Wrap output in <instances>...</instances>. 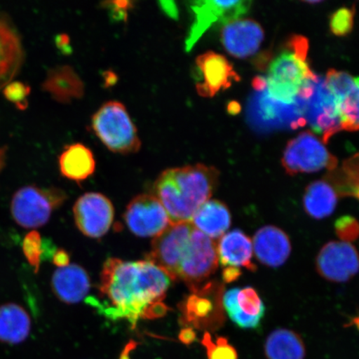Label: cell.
Instances as JSON below:
<instances>
[{
    "instance_id": "cell-12",
    "label": "cell",
    "mask_w": 359,
    "mask_h": 359,
    "mask_svg": "<svg viewBox=\"0 0 359 359\" xmlns=\"http://www.w3.org/2000/svg\"><path fill=\"white\" fill-rule=\"evenodd\" d=\"M194 228L191 222L170 224L152 241L147 260L163 269L172 280H178L182 255Z\"/></svg>"
},
{
    "instance_id": "cell-23",
    "label": "cell",
    "mask_w": 359,
    "mask_h": 359,
    "mask_svg": "<svg viewBox=\"0 0 359 359\" xmlns=\"http://www.w3.org/2000/svg\"><path fill=\"white\" fill-rule=\"evenodd\" d=\"M191 223L197 230L215 241L230 229L231 214L224 202L209 200L197 210Z\"/></svg>"
},
{
    "instance_id": "cell-27",
    "label": "cell",
    "mask_w": 359,
    "mask_h": 359,
    "mask_svg": "<svg viewBox=\"0 0 359 359\" xmlns=\"http://www.w3.org/2000/svg\"><path fill=\"white\" fill-rule=\"evenodd\" d=\"M31 320L25 309L16 304L0 306V341L8 344H18L28 338Z\"/></svg>"
},
{
    "instance_id": "cell-8",
    "label": "cell",
    "mask_w": 359,
    "mask_h": 359,
    "mask_svg": "<svg viewBox=\"0 0 359 359\" xmlns=\"http://www.w3.org/2000/svg\"><path fill=\"white\" fill-rule=\"evenodd\" d=\"M66 197L65 191L55 187H22L13 196L12 217L22 228L42 227L49 221L53 212L64 203Z\"/></svg>"
},
{
    "instance_id": "cell-24",
    "label": "cell",
    "mask_w": 359,
    "mask_h": 359,
    "mask_svg": "<svg viewBox=\"0 0 359 359\" xmlns=\"http://www.w3.org/2000/svg\"><path fill=\"white\" fill-rule=\"evenodd\" d=\"M43 88L53 100L62 103L79 100L84 94L83 81L74 69L66 65L49 70Z\"/></svg>"
},
{
    "instance_id": "cell-26",
    "label": "cell",
    "mask_w": 359,
    "mask_h": 359,
    "mask_svg": "<svg viewBox=\"0 0 359 359\" xmlns=\"http://www.w3.org/2000/svg\"><path fill=\"white\" fill-rule=\"evenodd\" d=\"M339 196L326 180L313 182L306 187L303 197L304 212L314 219H323L334 213Z\"/></svg>"
},
{
    "instance_id": "cell-25",
    "label": "cell",
    "mask_w": 359,
    "mask_h": 359,
    "mask_svg": "<svg viewBox=\"0 0 359 359\" xmlns=\"http://www.w3.org/2000/svg\"><path fill=\"white\" fill-rule=\"evenodd\" d=\"M58 163L62 176L77 182L91 177L96 169L92 151L81 143L67 146L62 152Z\"/></svg>"
},
{
    "instance_id": "cell-32",
    "label": "cell",
    "mask_w": 359,
    "mask_h": 359,
    "mask_svg": "<svg viewBox=\"0 0 359 359\" xmlns=\"http://www.w3.org/2000/svg\"><path fill=\"white\" fill-rule=\"evenodd\" d=\"M202 344L206 349V356L208 359H238L236 349L229 344L224 337H218L214 342L209 332H205L202 338Z\"/></svg>"
},
{
    "instance_id": "cell-4",
    "label": "cell",
    "mask_w": 359,
    "mask_h": 359,
    "mask_svg": "<svg viewBox=\"0 0 359 359\" xmlns=\"http://www.w3.org/2000/svg\"><path fill=\"white\" fill-rule=\"evenodd\" d=\"M94 133L109 149L123 155L137 154L142 142L122 102H105L92 118Z\"/></svg>"
},
{
    "instance_id": "cell-16",
    "label": "cell",
    "mask_w": 359,
    "mask_h": 359,
    "mask_svg": "<svg viewBox=\"0 0 359 359\" xmlns=\"http://www.w3.org/2000/svg\"><path fill=\"white\" fill-rule=\"evenodd\" d=\"M196 66L198 74L196 91L203 97H213L241 79L227 58L217 53H202L196 57Z\"/></svg>"
},
{
    "instance_id": "cell-30",
    "label": "cell",
    "mask_w": 359,
    "mask_h": 359,
    "mask_svg": "<svg viewBox=\"0 0 359 359\" xmlns=\"http://www.w3.org/2000/svg\"><path fill=\"white\" fill-rule=\"evenodd\" d=\"M237 303L245 316L262 322L266 313V306L258 292L251 286L240 289L237 294Z\"/></svg>"
},
{
    "instance_id": "cell-17",
    "label": "cell",
    "mask_w": 359,
    "mask_h": 359,
    "mask_svg": "<svg viewBox=\"0 0 359 359\" xmlns=\"http://www.w3.org/2000/svg\"><path fill=\"white\" fill-rule=\"evenodd\" d=\"M325 83L333 93L338 107L341 129L359 130V78L342 71L330 69Z\"/></svg>"
},
{
    "instance_id": "cell-20",
    "label": "cell",
    "mask_w": 359,
    "mask_h": 359,
    "mask_svg": "<svg viewBox=\"0 0 359 359\" xmlns=\"http://www.w3.org/2000/svg\"><path fill=\"white\" fill-rule=\"evenodd\" d=\"M24 61L19 34L6 17L0 15V89L12 82Z\"/></svg>"
},
{
    "instance_id": "cell-29",
    "label": "cell",
    "mask_w": 359,
    "mask_h": 359,
    "mask_svg": "<svg viewBox=\"0 0 359 359\" xmlns=\"http://www.w3.org/2000/svg\"><path fill=\"white\" fill-rule=\"evenodd\" d=\"M325 180L339 196H353L359 200V152L345 160L340 168L327 172Z\"/></svg>"
},
{
    "instance_id": "cell-40",
    "label": "cell",
    "mask_w": 359,
    "mask_h": 359,
    "mask_svg": "<svg viewBox=\"0 0 359 359\" xmlns=\"http://www.w3.org/2000/svg\"><path fill=\"white\" fill-rule=\"evenodd\" d=\"M135 345H136V344H135L134 342H130L127 345V347L125 348L122 356H121V359H130V358L128 357L129 352L131 351V350L133 349V348H135Z\"/></svg>"
},
{
    "instance_id": "cell-18",
    "label": "cell",
    "mask_w": 359,
    "mask_h": 359,
    "mask_svg": "<svg viewBox=\"0 0 359 359\" xmlns=\"http://www.w3.org/2000/svg\"><path fill=\"white\" fill-rule=\"evenodd\" d=\"M221 40L230 55L245 58L259 50L264 40V31L257 22L237 20L224 25Z\"/></svg>"
},
{
    "instance_id": "cell-11",
    "label": "cell",
    "mask_w": 359,
    "mask_h": 359,
    "mask_svg": "<svg viewBox=\"0 0 359 359\" xmlns=\"http://www.w3.org/2000/svg\"><path fill=\"white\" fill-rule=\"evenodd\" d=\"M252 6L249 0L238 1H214L198 0L191 3L193 22L185 42L186 51L194 48L206 31L215 24L226 25L239 20L245 15Z\"/></svg>"
},
{
    "instance_id": "cell-28",
    "label": "cell",
    "mask_w": 359,
    "mask_h": 359,
    "mask_svg": "<svg viewBox=\"0 0 359 359\" xmlns=\"http://www.w3.org/2000/svg\"><path fill=\"white\" fill-rule=\"evenodd\" d=\"M264 354L267 359H304L306 350L299 334L281 327L268 335L264 343Z\"/></svg>"
},
{
    "instance_id": "cell-9",
    "label": "cell",
    "mask_w": 359,
    "mask_h": 359,
    "mask_svg": "<svg viewBox=\"0 0 359 359\" xmlns=\"http://www.w3.org/2000/svg\"><path fill=\"white\" fill-rule=\"evenodd\" d=\"M282 165L291 176L313 173L338 168V159L327 149L323 141L311 132L299 134L287 144Z\"/></svg>"
},
{
    "instance_id": "cell-13",
    "label": "cell",
    "mask_w": 359,
    "mask_h": 359,
    "mask_svg": "<svg viewBox=\"0 0 359 359\" xmlns=\"http://www.w3.org/2000/svg\"><path fill=\"white\" fill-rule=\"evenodd\" d=\"M316 268L323 279L334 283L347 282L359 272L358 251L348 242H327L317 255Z\"/></svg>"
},
{
    "instance_id": "cell-3",
    "label": "cell",
    "mask_w": 359,
    "mask_h": 359,
    "mask_svg": "<svg viewBox=\"0 0 359 359\" xmlns=\"http://www.w3.org/2000/svg\"><path fill=\"white\" fill-rule=\"evenodd\" d=\"M309 43L300 35L292 37L269 66L266 88L273 100L291 105L300 92L316 77L307 62Z\"/></svg>"
},
{
    "instance_id": "cell-33",
    "label": "cell",
    "mask_w": 359,
    "mask_h": 359,
    "mask_svg": "<svg viewBox=\"0 0 359 359\" xmlns=\"http://www.w3.org/2000/svg\"><path fill=\"white\" fill-rule=\"evenodd\" d=\"M22 251L30 266L38 273L43 257V240L39 233L31 231L22 242Z\"/></svg>"
},
{
    "instance_id": "cell-5",
    "label": "cell",
    "mask_w": 359,
    "mask_h": 359,
    "mask_svg": "<svg viewBox=\"0 0 359 359\" xmlns=\"http://www.w3.org/2000/svg\"><path fill=\"white\" fill-rule=\"evenodd\" d=\"M255 92L251 95L247 109L249 123L260 132H269L282 128L303 127L306 122L299 101L287 105L273 100L269 96L266 80L259 77L253 82Z\"/></svg>"
},
{
    "instance_id": "cell-6",
    "label": "cell",
    "mask_w": 359,
    "mask_h": 359,
    "mask_svg": "<svg viewBox=\"0 0 359 359\" xmlns=\"http://www.w3.org/2000/svg\"><path fill=\"white\" fill-rule=\"evenodd\" d=\"M302 105L305 122L326 143L341 131L338 107L333 93L327 88L325 79L316 76L300 92L298 100Z\"/></svg>"
},
{
    "instance_id": "cell-31",
    "label": "cell",
    "mask_w": 359,
    "mask_h": 359,
    "mask_svg": "<svg viewBox=\"0 0 359 359\" xmlns=\"http://www.w3.org/2000/svg\"><path fill=\"white\" fill-rule=\"evenodd\" d=\"M240 289H231L224 292L222 299L223 308L234 324L243 330H257L262 322L244 316L237 303V294Z\"/></svg>"
},
{
    "instance_id": "cell-10",
    "label": "cell",
    "mask_w": 359,
    "mask_h": 359,
    "mask_svg": "<svg viewBox=\"0 0 359 359\" xmlns=\"http://www.w3.org/2000/svg\"><path fill=\"white\" fill-rule=\"evenodd\" d=\"M218 266L217 242L194 228L182 255L178 280L185 282L190 290H194L208 280Z\"/></svg>"
},
{
    "instance_id": "cell-39",
    "label": "cell",
    "mask_w": 359,
    "mask_h": 359,
    "mask_svg": "<svg viewBox=\"0 0 359 359\" xmlns=\"http://www.w3.org/2000/svg\"><path fill=\"white\" fill-rule=\"evenodd\" d=\"M180 340L185 344H190L196 339V333L191 327H185L179 335Z\"/></svg>"
},
{
    "instance_id": "cell-34",
    "label": "cell",
    "mask_w": 359,
    "mask_h": 359,
    "mask_svg": "<svg viewBox=\"0 0 359 359\" xmlns=\"http://www.w3.org/2000/svg\"><path fill=\"white\" fill-rule=\"evenodd\" d=\"M353 8H339L333 13L330 20V29L337 36H345L351 32L353 26Z\"/></svg>"
},
{
    "instance_id": "cell-2",
    "label": "cell",
    "mask_w": 359,
    "mask_h": 359,
    "mask_svg": "<svg viewBox=\"0 0 359 359\" xmlns=\"http://www.w3.org/2000/svg\"><path fill=\"white\" fill-rule=\"evenodd\" d=\"M219 172L204 164L164 170L154 183V196L163 205L170 224L191 222L201 206L212 196Z\"/></svg>"
},
{
    "instance_id": "cell-37",
    "label": "cell",
    "mask_w": 359,
    "mask_h": 359,
    "mask_svg": "<svg viewBox=\"0 0 359 359\" xmlns=\"http://www.w3.org/2000/svg\"><path fill=\"white\" fill-rule=\"evenodd\" d=\"M241 276V271L239 268L224 267L222 273L224 282L232 283L239 279Z\"/></svg>"
},
{
    "instance_id": "cell-38",
    "label": "cell",
    "mask_w": 359,
    "mask_h": 359,
    "mask_svg": "<svg viewBox=\"0 0 359 359\" xmlns=\"http://www.w3.org/2000/svg\"><path fill=\"white\" fill-rule=\"evenodd\" d=\"M69 255L64 250L56 251L53 257V262L55 266L62 268L69 266Z\"/></svg>"
},
{
    "instance_id": "cell-7",
    "label": "cell",
    "mask_w": 359,
    "mask_h": 359,
    "mask_svg": "<svg viewBox=\"0 0 359 359\" xmlns=\"http://www.w3.org/2000/svg\"><path fill=\"white\" fill-rule=\"evenodd\" d=\"M191 291V294L179 306L181 324L205 332L218 330L224 321L223 285L210 281Z\"/></svg>"
},
{
    "instance_id": "cell-36",
    "label": "cell",
    "mask_w": 359,
    "mask_h": 359,
    "mask_svg": "<svg viewBox=\"0 0 359 359\" xmlns=\"http://www.w3.org/2000/svg\"><path fill=\"white\" fill-rule=\"evenodd\" d=\"M30 88L20 82H11L4 88V97L7 100L15 103L18 109L25 110L28 107V97Z\"/></svg>"
},
{
    "instance_id": "cell-22",
    "label": "cell",
    "mask_w": 359,
    "mask_h": 359,
    "mask_svg": "<svg viewBox=\"0 0 359 359\" xmlns=\"http://www.w3.org/2000/svg\"><path fill=\"white\" fill-rule=\"evenodd\" d=\"M90 287L91 284L87 271L77 264L57 269L52 278L53 293L67 304L80 302L86 297Z\"/></svg>"
},
{
    "instance_id": "cell-19",
    "label": "cell",
    "mask_w": 359,
    "mask_h": 359,
    "mask_svg": "<svg viewBox=\"0 0 359 359\" xmlns=\"http://www.w3.org/2000/svg\"><path fill=\"white\" fill-rule=\"evenodd\" d=\"M255 257L264 266L279 268L290 257L292 245L290 237L276 226H264L255 232L253 238Z\"/></svg>"
},
{
    "instance_id": "cell-14",
    "label": "cell",
    "mask_w": 359,
    "mask_h": 359,
    "mask_svg": "<svg viewBox=\"0 0 359 359\" xmlns=\"http://www.w3.org/2000/svg\"><path fill=\"white\" fill-rule=\"evenodd\" d=\"M124 219L129 230L140 237L159 236L170 224L163 205L149 194L135 197L126 210Z\"/></svg>"
},
{
    "instance_id": "cell-35",
    "label": "cell",
    "mask_w": 359,
    "mask_h": 359,
    "mask_svg": "<svg viewBox=\"0 0 359 359\" xmlns=\"http://www.w3.org/2000/svg\"><path fill=\"white\" fill-rule=\"evenodd\" d=\"M334 230L341 241L351 243L359 237V222L351 215H344L335 222Z\"/></svg>"
},
{
    "instance_id": "cell-15",
    "label": "cell",
    "mask_w": 359,
    "mask_h": 359,
    "mask_svg": "<svg viewBox=\"0 0 359 359\" xmlns=\"http://www.w3.org/2000/svg\"><path fill=\"white\" fill-rule=\"evenodd\" d=\"M74 217L76 226L84 236L98 239L109 231L114 222V208L104 195L89 192L76 201Z\"/></svg>"
},
{
    "instance_id": "cell-21",
    "label": "cell",
    "mask_w": 359,
    "mask_h": 359,
    "mask_svg": "<svg viewBox=\"0 0 359 359\" xmlns=\"http://www.w3.org/2000/svg\"><path fill=\"white\" fill-rule=\"evenodd\" d=\"M219 263L224 267H244L250 271H257L252 262L253 245L250 238L236 229L224 234L217 245Z\"/></svg>"
},
{
    "instance_id": "cell-1",
    "label": "cell",
    "mask_w": 359,
    "mask_h": 359,
    "mask_svg": "<svg viewBox=\"0 0 359 359\" xmlns=\"http://www.w3.org/2000/svg\"><path fill=\"white\" fill-rule=\"evenodd\" d=\"M172 279L148 260H106L101 273L100 298L86 302L111 320H128L133 327L154 304L163 302Z\"/></svg>"
}]
</instances>
